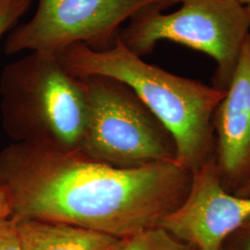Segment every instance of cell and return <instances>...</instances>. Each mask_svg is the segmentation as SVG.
<instances>
[{"instance_id":"cell-17","label":"cell","mask_w":250,"mask_h":250,"mask_svg":"<svg viewBox=\"0 0 250 250\" xmlns=\"http://www.w3.org/2000/svg\"><path fill=\"white\" fill-rule=\"evenodd\" d=\"M239 3H241L244 6H248L250 4V0H237Z\"/></svg>"},{"instance_id":"cell-2","label":"cell","mask_w":250,"mask_h":250,"mask_svg":"<svg viewBox=\"0 0 250 250\" xmlns=\"http://www.w3.org/2000/svg\"><path fill=\"white\" fill-rule=\"evenodd\" d=\"M58 55L78 76H107L133 90L170 132L181 166L193 171L215 156V113L226 90L144 62L124 44L120 33L105 50L76 44Z\"/></svg>"},{"instance_id":"cell-6","label":"cell","mask_w":250,"mask_h":250,"mask_svg":"<svg viewBox=\"0 0 250 250\" xmlns=\"http://www.w3.org/2000/svg\"><path fill=\"white\" fill-rule=\"evenodd\" d=\"M176 0H39L34 17L9 34L5 53H61L76 44L94 50L113 45L127 20L176 4Z\"/></svg>"},{"instance_id":"cell-18","label":"cell","mask_w":250,"mask_h":250,"mask_svg":"<svg viewBox=\"0 0 250 250\" xmlns=\"http://www.w3.org/2000/svg\"><path fill=\"white\" fill-rule=\"evenodd\" d=\"M246 9H247V11H248V15H249V18H250V4L248 5V6H246Z\"/></svg>"},{"instance_id":"cell-19","label":"cell","mask_w":250,"mask_h":250,"mask_svg":"<svg viewBox=\"0 0 250 250\" xmlns=\"http://www.w3.org/2000/svg\"><path fill=\"white\" fill-rule=\"evenodd\" d=\"M249 250H250V247H249Z\"/></svg>"},{"instance_id":"cell-7","label":"cell","mask_w":250,"mask_h":250,"mask_svg":"<svg viewBox=\"0 0 250 250\" xmlns=\"http://www.w3.org/2000/svg\"><path fill=\"white\" fill-rule=\"evenodd\" d=\"M250 219V198L224 188L213 156L192 171L188 197L160 227L197 250H222L225 239Z\"/></svg>"},{"instance_id":"cell-13","label":"cell","mask_w":250,"mask_h":250,"mask_svg":"<svg viewBox=\"0 0 250 250\" xmlns=\"http://www.w3.org/2000/svg\"><path fill=\"white\" fill-rule=\"evenodd\" d=\"M12 217V204L9 193L0 185V222Z\"/></svg>"},{"instance_id":"cell-10","label":"cell","mask_w":250,"mask_h":250,"mask_svg":"<svg viewBox=\"0 0 250 250\" xmlns=\"http://www.w3.org/2000/svg\"><path fill=\"white\" fill-rule=\"evenodd\" d=\"M120 250H197L161 227H155L125 240Z\"/></svg>"},{"instance_id":"cell-14","label":"cell","mask_w":250,"mask_h":250,"mask_svg":"<svg viewBox=\"0 0 250 250\" xmlns=\"http://www.w3.org/2000/svg\"><path fill=\"white\" fill-rule=\"evenodd\" d=\"M232 194L238 197L250 198V175Z\"/></svg>"},{"instance_id":"cell-11","label":"cell","mask_w":250,"mask_h":250,"mask_svg":"<svg viewBox=\"0 0 250 250\" xmlns=\"http://www.w3.org/2000/svg\"><path fill=\"white\" fill-rule=\"evenodd\" d=\"M0 250H22L15 217L0 222Z\"/></svg>"},{"instance_id":"cell-9","label":"cell","mask_w":250,"mask_h":250,"mask_svg":"<svg viewBox=\"0 0 250 250\" xmlns=\"http://www.w3.org/2000/svg\"><path fill=\"white\" fill-rule=\"evenodd\" d=\"M17 226L22 250H120L126 240L73 224L45 220L17 218Z\"/></svg>"},{"instance_id":"cell-1","label":"cell","mask_w":250,"mask_h":250,"mask_svg":"<svg viewBox=\"0 0 250 250\" xmlns=\"http://www.w3.org/2000/svg\"><path fill=\"white\" fill-rule=\"evenodd\" d=\"M192 171L177 162L118 168L80 152L24 143L0 150V185L12 217L73 224L127 239L159 227L188 197Z\"/></svg>"},{"instance_id":"cell-4","label":"cell","mask_w":250,"mask_h":250,"mask_svg":"<svg viewBox=\"0 0 250 250\" xmlns=\"http://www.w3.org/2000/svg\"><path fill=\"white\" fill-rule=\"evenodd\" d=\"M81 77L88 101L81 154L118 168L177 162L170 132L128 85L107 76Z\"/></svg>"},{"instance_id":"cell-3","label":"cell","mask_w":250,"mask_h":250,"mask_svg":"<svg viewBox=\"0 0 250 250\" xmlns=\"http://www.w3.org/2000/svg\"><path fill=\"white\" fill-rule=\"evenodd\" d=\"M0 115L15 143L79 152L88 119L83 79L58 54L31 52L1 73Z\"/></svg>"},{"instance_id":"cell-8","label":"cell","mask_w":250,"mask_h":250,"mask_svg":"<svg viewBox=\"0 0 250 250\" xmlns=\"http://www.w3.org/2000/svg\"><path fill=\"white\" fill-rule=\"evenodd\" d=\"M215 159L224 188L233 193L250 175V33L214 117Z\"/></svg>"},{"instance_id":"cell-12","label":"cell","mask_w":250,"mask_h":250,"mask_svg":"<svg viewBox=\"0 0 250 250\" xmlns=\"http://www.w3.org/2000/svg\"><path fill=\"white\" fill-rule=\"evenodd\" d=\"M30 4L31 3H23L6 11L0 12V38L26 12Z\"/></svg>"},{"instance_id":"cell-5","label":"cell","mask_w":250,"mask_h":250,"mask_svg":"<svg viewBox=\"0 0 250 250\" xmlns=\"http://www.w3.org/2000/svg\"><path fill=\"white\" fill-rule=\"evenodd\" d=\"M181 7L163 14L152 9L130 20L121 30L122 41L142 57L163 40L208 55L217 64L214 86L226 90L243 45L250 33L246 6L237 0H176Z\"/></svg>"},{"instance_id":"cell-16","label":"cell","mask_w":250,"mask_h":250,"mask_svg":"<svg viewBox=\"0 0 250 250\" xmlns=\"http://www.w3.org/2000/svg\"><path fill=\"white\" fill-rule=\"evenodd\" d=\"M240 231L250 233V219L248 221V222H247V223H246V224H244V225L242 226Z\"/></svg>"},{"instance_id":"cell-15","label":"cell","mask_w":250,"mask_h":250,"mask_svg":"<svg viewBox=\"0 0 250 250\" xmlns=\"http://www.w3.org/2000/svg\"><path fill=\"white\" fill-rule=\"evenodd\" d=\"M31 1L32 0H0V12L6 11L23 3H31Z\"/></svg>"}]
</instances>
